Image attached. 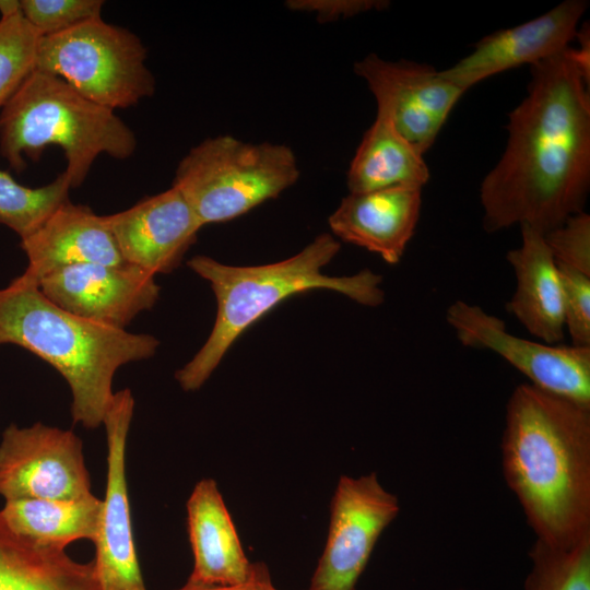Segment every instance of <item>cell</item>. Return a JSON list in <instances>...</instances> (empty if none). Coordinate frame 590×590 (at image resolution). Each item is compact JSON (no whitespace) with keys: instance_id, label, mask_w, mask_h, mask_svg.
I'll list each match as a JSON object with an SVG mask.
<instances>
[{"instance_id":"cell-22","label":"cell","mask_w":590,"mask_h":590,"mask_svg":"<svg viewBox=\"0 0 590 590\" xmlns=\"http://www.w3.org/2000/svg\"><path fill=\"white\" fill-rule=\"evenodd\" d=\"M103 500L93 494L73 500L13 499L0 510L16 534L40 545L64 550L78 540L94 542Z\"/></svg>"},{"instance_id":"cell-15","label":"cell","mask_w":590,"mask_h":590,"mask_svg":"<svg viewBox=\"0 0 590 590\" xmlns=\"http://www.w3.org/2000/svg\"><path fill=\"white\" fill-rule=\"evenodd\" d=\"M104 220L123 261L154 275L175 270L202 227L173 186Z\"/></svg>"},{"instance_id":"cell-11","label":"cell","mask_w":590,"mask_h":590,"mask_svg":"<svg viewBox=\"0 0 590 590\" xmlns=\"http://www.w3.org/2000/svg\"><path fill=\"white\" fill-rule=\"evenodd\" d=\"M394 128L421 154L435 143L455 105L467 92L433 66L369 54L354 63Z\"/></svg>"},{"instance_id":"cell-8","label":"cell","mask_w":590,"mask_h":590,"mask_svg":"<svg viewBox=\"0 0 590 590\" xmlns=\"http://www.w3.org/2000/svg\"><path fill=\"white\" fill-rule=\"evenodd\" d=\"M446 321L463 346L491 351L536 388L590 405V347L546 344L514 335L503 319L464 300H456L447 308Z\"/></svg>"},{"instance_id":"cell-16","label":"cell","mask_w":590,"mask_h":590,"mask_svg":"<svg viewBox=\"0 0 590 590\" xmlns=\"http://www.w3.org/2000/svg\"><path fill=\"white\" fill-rule=\"evenodd\" d=\"M422 209V188L394 186L349 193L329 216L341 240L377 253L389 264L402 259Z\"/></svg>"},{"instance_id":"cell-1","label":"cell","mask_w":590,"mask_h":590,"mask_svg":"<svg viewBox=\"0 0 590 590\" xmlns=\"http://www.w3.org/2000/svg\"><path fill=\"white\" fill-rule=\"evenodd\" d=\"M590 76L571 46L530 66L524 98L508 114V138L483 178V227L528 225L542 234L583 211L590 190Z\"/></svg>"},{"instance_id":"cell-2","label":"cell","mask_w":590,"mask_h":590,"mask_svg":"<svg viewBox=\"0 0 590 590\" xmlns=\"http://www.w3.org/2000/svg\"><path fill=\"white\" fill-rule=\"evenodd\" d=\"M503 472L536 539L590 536V405L521 384L510 394Z\"/></svg>"},{"instance_id":"cell-29","label":"cell","mask_w":590,"mask_h":590,"mask_svg":"<svg viewBox=\"0 0 590 590\" xmlns=\"http://www.w3.org/2000/svg\"><path fill=\"white\" fill-rule=\"evenodd\" d=\"M292 11L314 13L320 23L334 22L389 5L386 0H287Z\"/></svg>"},{"instance_id":"cell-21","label":"cell","mask_w":590,"mask_h":590,"mask_svg":"<svg viewBox=\"0 0 590 590\" xmlns=\"http://www.w3.org/2000/svg\"><path fill=\"white\" fill-rule=\"evenodd\" d=\"M429 177L423 154L400 134L385 113L377 110L347 169L349 191L358 193L394 186L423 189Z\"/></svg>"},{"instance_id":"cell-19","label":"cell","mask_w":590,"mask_h":590,"mask_svg":"<svg viewBox=\"0 0 590 590\" xmlns=\"http://www.w3.org/2000/svg\"><path fill=\"white\" fill-rule=\"evenodd\" d=\"M187 526L194 559L188 581L233 586L248 578L252 563L214 480L196 484L187 502Z\"/></svg>"},{"instance_id":"cell-18","label":"cell","mask_w":590,"mask_h":590,"mask_svg":"<svg viewBox=\"0 0 590 590\" xmlns=\"http://www.w3.org/2000/svg\"><path fill=\"white\" fill-rule=\"evenodd\" d=\"M520 232V246L506 256L516 279L507 310L540 342L559 344L565 323L558 267L542 233L528 225H521Z\"/></svg>"},{"instance_id":"cell-3","label":"cell","mask_w":590,"mask_h":590,"mask_svg":"<svg viewBox=\"0 0 590 590\" xmlns=\"http://www.w3.org/2000/svg\"><path fill=\"white\" fill-rule=\"evenodd\" d=\"M15 344L51 365L68 382L74 423L103 424L121 366L152 357L160 341L72 315L35 284L15 278L0 290V345Z\"/></svg>"},{"instance_id":"cell-26","label":"cell","mask_w":590,"mask_h":590,"mask_svg":"<svg viewBox=\"0 0 590 590\" xmlns=\"http://www.w3.org/2000/svg\"><path fill=\"white\" fill-rule=\"evenodd\" d=\"M103 5L102 0H20L22 15L42 36L99 19Z\"/></svg>"},{"instance_id":"cell-6","label":"cell","mask_w":590,"mask_h":590,"mask_svg":"<svg viewBox=\"0 0 590 590\" xmlns=\"http://www.w3.org/2000/svg\"><path fill=\"white\" fill-rule=\"evenodd\" d=\"M298 177L297 158L288 145L250 143L222 134L190 149L179 162L172 186L203 227L246 214L276 198Z\"/></svg>"},{"instance_id":"cell-25","label":"cell","mask_w":590,"mask_h":590,"mask_svg":"<svg viewBox=\"0 0 590 590\" xmlns=\"http://www.w3.org/2000/svg\"><path fill=\"white\" fill-rule=\"evenodd\" d=\"M0 107L35 70L42 35L24 19L20 0H0Z\"/></svg>"},{"instance_id":"cell-7","label":"cell","mask_w":590,"mask_h":590,"mask_svg":"<svg viewBox=\"0 0 590 590\" xmlns=\"http://www.w3.org/2000/svg\"><path fill=\"white\" fill-rule=\"evenodd\" d=\"M146 58L134 33L99 17L42 36L35 70L62 79L86 98L115 110L154 94Z\"/></svg>"},{"instance_id":"cell-30","label":"cell","mask_w":590,"mask_h":590,"mask_svg":"<svg viewBox=\"0 0 590 590\" xmlns=\"http://www.w3.org/2000/svg\"><path fill=\"white\" fill-rule=\"evenodd\" d=\"M177 590H279L274 587L269 569L263 563H252L248 578L233 586H205L187 582Z\"/></svg>"},{"instance_id":"cell-14","label":"cell","mask_w":590,"mask_h":590,"mask_svg":"<svg viewBox=\"0 0 590 590\" xmlns=\"http://www.w3.org/2000/svg\"><path fill=\"white\" fill-rule=\"evenodd\" d=\"M588 5L586 0H565L535 19L491 33L474 44L471 54L440 72L468 91L506 70L543 61L570 46Z\"/></svg>"},{"instance_id":"cell-9","label":"cell","mask_w":590,"mask_h":590,"mask_svg":"<svg viewBox=\"0 0 590 590\" xmlns=\"http://www.w3.org/2000/svg\"><path fill=\"white\" fill-rule=\"evenodd\" d=\"M322 555L307 590H355L374 547L400 511L375 472L342 475L331 500Z\"/></svg>"},{"instance_id":"cell-5","label":"cell","mask_w":590,"mask_h":590,"mask_svg":"<svg viewBox=\"0 0 590 590\" xmlns=\"http://www.w3.org/2000/svg\"><path fill=\"white\" fill-rule=\"evenodd\" d=\"M63 151L71 188L80 187L101 154L126 160L137 149L133 131L113 109L92 102L62 79L34 70L0 113V154L21 173L25 156Z\"/></svg>"},{"instance_id":"cell-28","label":"cell","mask_w":590,"mask_h":590,"mask_svg":"<svg viewBox=\"0 0 590 590\" xmlns=\"http://www.w3.org/2000/svg\"><path fill=\"white\" fill-rule=\"evenodd\" d=\"M557 267L563 285L565 332H568L571 345L590 347V276L564 266Z\"/></svg>"},{"instance_id":"cell-27","label":"cell","mask_w":590,"mask_h":590,"mask_svg":"<svg viewBox=\"0 0 590 590\" xmlns=\"http://www.w3.org/2000/svg\"><path fill=\"white\" fill-rule=\"evenodd\" d=\"M555 262L590 276V215L585 211L569 216L543 234Z\"/></svg>"},{"instance_id":"cell-4","label":"cell","mask_w":590,"mask_h":590,"mask_svg":"<svg viewBox=\"0 0 590 590\" xmlns=\"http://www.w3.org/2000/svg\"><path fill=\"white\" fill-rule=\"evenodd\" d=\"M340 248L334 236L323 233L295 256L270 264L238 267L208 256L192 257L187 264L210 283L217 309L205 343L176 371L180 387L185 391L200 389L238 337L291 296L329 290L364 306L382 304L385 292L380 287V274L369 269L344 276L322 273Z\"/></svg>"},{"instance_id":"cell-17","label":"cell","mask_w":590,"mask_h":590,"mask_svg":"<svg viewBox=\"0 0 590 590\" xmlns=\"http://www.w3.org/2000/svg\"><path fill=\"white\" fill-rule=\"evenodd\" d=\"M28 264L17 276L30 284L80 263L122 264L123 261L104 215L67 200L31 235L21 239Z\"/></svg>"},{"instance_id":"cell-10","label":"cell","mask_w":590,"mask_h":590,"mask_svg":"<svg viewBox=\"0 0 590 590\" xmlns=\"http://www.w3.org/2000/svg\"><path fill=\"white\" fill-rule=\"evenodd\" d=\"M82 448L72 430L42 423L9 425L0 442V495L5 500H73L92 495Z\"/></svg>"},{"instance_id":"cell-20","label":"cell","mask_w":590,"mask_h":590,"mask_svg":"<svg viewBox=\"0 0 590 590\" xmlns=\"http://www.w3.org/2000/svg\"><path fill=\"white\" fill-rule=\"evenodd\" d=\"M0 590H99L94 560L79 563L64 550L32 542L0 514Z\"/></svg>"},{"instance_id":"cell-23","label":"cell","mask_w":590,"mask_h":590,"mask_svg":"<svg viewBox=\"0 0 590 590\" xmlns=\"http://www.w3.org/2000/svg\"><path fill=\"white\" fill-rule=\"evenodd\" d=\"M70 181L62 172L50 184L31 188L0 169V223L20 238L35 232L47 217L69 200Z\"/></svg>"},{"instance_id":"cell-24","label":"cell","mask_w":590,"mask_h":590,"mask_svg":"<svg viewBox=\"0 0 590 590\" xmlns=\"http://www.w3.org/2000/svg\"><path fill=\"white\" fill-rule=\"evenodd\" d=\"M529 557L526 590H590V536L571 545L536 539Z\"/></svg>"},{"instance_id":"cell-12","label":"cell","mask_w":590,"mask_h":590,"mask_svg":"<svg viewBox=\"0 0 590 590\" xmlns=\"http://www.w3.org/2000/svg\"><path fill=\"white\" fill-rule=\"evenodd\" d=\"M134 399L129 389L114 393L103 424L107 435V483L94 559L99 590H148L134 544L128 486L126 445Z\"/></svg>"},{"instance_id":"cell-13","label":"cell","mask_w":590,"mask_h":590,"mask_svg":"<svg viewBox=\"0 0 590 590\" xmlns=\"http://www.w3.org/2000/svg\"><path fill=\"white\" fill-rule=\"evenodd\" d=\"M38 287L61 309L121 330L160 295L155 275L129 263L73 264L48 274Z\"/></svg>"}]
</instances>
